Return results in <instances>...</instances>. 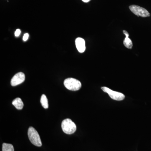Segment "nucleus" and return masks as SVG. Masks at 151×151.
I'll return each instance as SVG.
<instances>
[{
    "label": "nucleus",
    "instance_id": "nucleus-1",
    "mask_svg": "<svg viewBox=\"0 0 151 151\" xmlns=\"http://www.w3.org/2000/svg\"><path fill=\"white\" fill-rule=\"evenodd\" d=\"M28 136L31 142L37 147L42 145L40 135L37 131L32 127H30L28 131Z\"/></svg>",
    "mask_w": 151,
    "mask_h": 151
},
{
    "label": "nucleus",
    "instance_id": "nucleus-2",
    "mask_svg": "<svg viewBox=\"0 0 151 151\" xmlns=\"http://www.w3.org/2000/svg\"><path fill=\"white\" fill-rule=\"evenodd\" d=\"M61 127L63 132L67 134H72L76 130V125L69 119H65L63 121Z\"/></svg>",
    "mask_w": 151,
    "mask_h": 151
},
{
    "label": "nucleus",
    "instance_id": "nucleus-3",
    "mask_svg": "<svg viewBox=\"0 0 151 151\" xmlns=\"http://www.w3.org/2000/svg\"><path fill=\"white\" fill-rule=\"evenodd\" d=\"M64 85L68 89L76 91L79 90L81 87V82L75 78H66L64 81Z\"/></svg>",
    "mask_w": 151,
    "mask_h": 151
},
{
    "label": "nucleus",
    "instance_id": "nucleus-4",
    "mask_svg": "<svg viewBox=\"0 0 151 151\" xmlns=\"http://www.w3.org/2000/svg\"><path fill=\"white\" fill-rule=\"evenodd\" d=\"M101 89L103 92L108 93L110 97L113 100L117 101H122L125 98V95L121 92H115L105 86L101 87Z\"/></svg>",
    "mask_w": 151,
    "mask_h": 151
},
{
    "label": "nucleus",
    "instance_id": "nucleus-5",
    "mask_svg": "<svg viewBox=\"0 0 151 151\" xmlns=\"http://www.w3.org/2000/svg\"><path fill=\"white\" fill-rule=\"evenodd\" d=\"M129 9L133 13L137 16L147 17L150 16L148 11L139 6L131 5L129 6Z\"/></svg>",
    "mask_w": 151,
    "mask_h": 151
},
{
    "label": "nucleus",
    "instance_id": "nucleus-6",
    "mask_svg": "<svg viewBox=\"0 0 151 151\" xmlns=\"http://www.w3.org/2000/svg\"><path fill=\"white\" fill-rule=\"evenodd\" d=\"M25 79V76L22 72H19L14 76L11 81V84L12 86H16L22 84Z\"/></svg>",
    "mask_w": 151,
    "mask_h": 151
},
{
    "label": "nucleus",
    "instance_id": "nucleus-7",
    "mask_svg": "<svg viewBox=\"0 0 151 151\" xmlns=\"http://www.w3.org/2000/svg\"><path fill=\"white\" fill-rule=\"evenodd\" d=\"M76 46L77 50L80 53H83L86 50L85 42L84 39L81 37H78L75 40Z\"/></svg>",
    "mask_w": 151,
    "mask_h": 151
},
{
    "label": "nucleus",
    "instance_id": "nucleus-8",
    "mask_svg": "<svg viewBox=\"0 0 151 151\" xmlns=\"http://www.w3.org/2000/svg\"><path fill=\"white\" fill-rule=\"evenodd\" d=\"M124 34L126 36L124 41V44L127 48L128 49H132L133 47V43L132 41L129 38V34L128 32L126 30L123 31Z\"/></svg>",
    "mask_w": 151,
    "mask_h": 151
},
{
    "label": "nucleus",
    "instance_id": "nucleus-9",
    "mask_svg": "<svg viewBox=\"0 0 151 151\" xmlns=\"http://www.w3.org/2000/svg\"><path fill=\"white\" fill-rule=\"evenodd\" d=\"M12 105L18 110H22L23 108L24 103L22 99L19 97L16 98L13 101Z\"/></svg>",
    "mask_w": 151,
    "mask_h": 151
},
{
    "label": "nucleus",
    "instance_id": "nucleus-10",
    "mask_svg": "<svg viewBox=\"0 0 151 151\" xmlns=\"http://www.w3.org/2000/svg\"><path fill=\"white\" fill-rule=\"evenodd\" d=\"M40 103L42 107L45 109L48 108V100L45 94H42L40 99Z\"/></svg>",
    "mask_w": 151,
    "mask_h": 151
},
{
    "label": "nucleus",
    "instance_id": "nucleus-11",
    "mask_svg": "<svg viewBox=\"0 0 151 151\" xmlns=\"http://www.w3.org/2000/svg\"><path fill=\"white\" fill-rule=\"evenodd\" d=\"M14 147L12 145L7 143H3L2 151H14Z\"/></svg>",
    "mask_w": 151,
    "mask_h": 151
},
{
    "label": "nucleus",
    "instance_id": "nucleus-12",
    "mask_svg": "<svg viewBox=\"0 0 151 151\" xmlns=\"http://www.w3.org/2000/svg\"><path fill=\"white\" fill-rule=\"evenodd\" d=\"M29 37V35L28 33L25 34L23 36V40L24 41H26L28 39Z\"/></svg>",
    "mask_w": 151,
    "mask_h": 151
},
{
    "label": "nucleus",
    "instance_id": "nucleus-13",
    "mask_svg": "<svg viewBox=\"0 0 151 151\" xmlns=\"http://www.w3.org/2000/svg\"><path fill=\"white\" fill-rule=\"evenodd\" d=\"M21 32L20 30L19 29H17L15 32V35L16 37H19V36L20 35Z\"/></svg>",
    "mask_w": 151,
    "mask_h": 151
},
{
    "label": "nucleus",
    "instance_id": "nucleus-14",
    "mask_svg": "<svg viewBox=\"0 0 151 151\" xmlns=\"http://www.w3.org/2000/svg\"><path fill=\"white\" fill-rule=\"evenodd\" d=\"M82 1L84 3H87L89 2V1H91V0H82Z\"/></svg>",
    "mask_w": 151,
    "mask_h": 151
}]
</instances>
